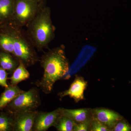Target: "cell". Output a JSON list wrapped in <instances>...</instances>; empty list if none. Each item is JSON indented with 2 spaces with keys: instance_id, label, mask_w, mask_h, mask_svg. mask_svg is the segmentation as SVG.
Here are the masks:
<instances>
[{
  "instance_id": "6da1fadb",
  "label": "cell",
  "mask_w": 131,
  "mask_h": 131,
  "mask_svg": "<svg viewBox=\"0 0 131 131\" xmlns=\"http://www.w3.org/2000/svg\"><path fill=\"white\" fill-rule=\"evenodd\" d=\"M40 64L44 70L43 76L34 84L43 93L49 94L55 83L69 71V64L64 47L54 48L45 53L41 58Z\"/></svg>"
},
{
  "instance_id": "7a4b0ae2",
  "label": "cell",
  "mask_w": 131,
  "mask_h": 131,
  "mask_svg": "<svg viewBox=\"0 0 131 131\" xmlns=\"http://www.w3.org/2000/svg\"><path fill=\"white\" fill-rule=\"evenodd\" d=\"M31 21L29 30L35 44L40 49L46 47L54 35L50 10L43 9L37 14Z\"/></svg>"
},
{
  "instance_id": "3957f363",
  "label": "cell",
  "mask_w": 131,
  "mask_h": 131,
  "mask_svg": "<svg viewBox=\"0 0 131 131\" xmlns=\"http://www.w3.org/2000/svg\"><path fill=\"white\" fill-rule=\"evenodd\" d=\"M41 103L39 90L32 88L20 94L6 107L9 114H14L37 111Z\"/></svg>"
},
{
  "instance_id": "277c9868",
  "label": "cell",
  "mask_w": 131,
  "mask_h": 131,
  "mask_svg": "<svg viewBox=\"0 0 131 131\" xmlns=\"http://www.w3.org/2000/svg\"><path fill=\"white\" fill-rule=\"evenodd\" d=\"M11 35L14 46L13 55L18 61L23 63L26 68L35 64L38 58L31 46L20 35Z\"/></svg>"
},
{
  "instance_id": "5b68a950",
  "label": "cell",
  "mask_w": 131,
  "mask_h": 131,
  "mask_svg": "<svg viewBox=\"0 0 131 131\" xmlns=\"http://www.w3.org/2000/svg\"><path fill=\"white\" fill-rule=\"evenodd\" d=\"M37 13V6L34 0H16L13 14L17 23L24 25L31 21Z\"/></svg>"
},
{
  "instance_id": "8992f818",
  "label": "cell",
  "mask_w": 131,
  "mask_h": 131,
  "mask_svg": "<svg viewBox=\"0 0 131 131\" xmlns=\"http://www.w3.org/2000/svg\"><path fill=\"white\" fill-rule=\"evenodd\" d=\"M62 114V108H58L51 112L38 111L32 131H46L51 127L55 126Z\"/></svg>"
},
{
  "instance_id": "52a82bcc",
  "label": "cell",
  "mask_w": 131,
  "mask_h": 131,
  "mask_svg": "<svg viewBox=\"0 0 131 131\" xmlns=\"http://www.w3.org/2000/svg\"><path fill=\"white\" fill-rule=\"evenodd\" d=\"M38 110L34 112L12 114L13 118V131H32L35 117Z\"/></svg>"
},
{
  "instance_id": "ba28073f",
  "label": "cell",
  "mask_w": 131,
  "mask_h": 131,
  "mask_svg": "<svg viewBox=\"0 0 131 131\" xmlns=\"http://www.w3.org/2000/svg\"><path fill=\"white\" fill-rule=\"evenodd\" d=\"M88 82L83 78L77 76L68 90L59 94L60 98L69 96L73 98L75 102H78L84 99V92Z\"/></svg>"
},
{
  "instance_id": "9c48e42d",
  "label": "cell",
  "mask_w": 131,
  "mask_h": 131,
  "mask_svg": "<svg viewBox=\"0 0 131 131\" xmlns=\"http://www.w3.org/2000/svg\"><path fill=\"white\" fill-rule=\"evenodd\" d=\"M92 116L95 118L107 127L110 130L121 119L118 114L107 108H96L92 109Z\"/></svg>"
},
{
  "instance_id": "30bf717a",
  "label": "cell",
  "mask_w": 131,
  "mask_h": 131,
  "mask_svg": "<svg viewBox=\"0 0 131 131\" xmlns=\"http://www.w3.org/2000/svg\"><path fill=\"white\" fill-rule=\"evenodd\" d=\"M62 113L69 117L76 124L85 122L92 118V109L89 108L66 109L62 108Z\"/></svg>"
},
{
  "instance_id": "8fae6325",
  "label": "cell",
  "mask_w": 131,
  "mask_h": 131,
  "mask_svg": "<svg viewBox=\"0 0 131 131\" xmlns=\"http://www.w3.org/2000/svg\"><path fill=\"white\" fill-rule=\"evenodd\" d=\"M17 85H9L0 96V110L5 108L15 98L24 92Z\"/></svg>"
},
{
  "instance_id": "7c38bea8",
  "label": "cell",
  "mask_w": 131,
  "mask_h": 131,
  "mask_svg": "<svg viewBox=\"0 0 131 131\" xmlns=\"http://www.w3.org/2000/svg\"><path fill=\"white\" fill-rule=\"evenodd\" d=\"M19 64L15 70L12 76L9 78L12 85H17L19 83L27 80L30 76V73L23 63L19 61Z\"/></svg>"
},
{
  "instance_id": "4fadbf2b",
  "label": "cell",
  "mask_w": 131,
  "mask_h": 131,
  "mask_svg": "<svg viewBox=\"0 0 131 131\" xmlns=\"http://www.w3.org/2000/svg\"><path fill=\"white\" fill-rule=\"evenodd\" d=\"M19 63V61H15L7 52H0V66L5 70L14 72Z\"/></svg>"
},
{
  "instance_id": "5bb4252c",
  "label": "cell",
  "mask_w": 131,
  "mask_h": 131,
  "mask_svg": "<svg viewBox=\"0 0 131 131\" xmlns=\"http://www.w3.org/2000/svg\"><path fill=\"white\" fill-rule=\"evenodd\" d=\"M75 124L69 117L62 114L54 127L58 131H74Z\"/></svg>"
},
{
  "instance_id": "9a60e30c",
  "label": "cell",
  "mask_w": 131,
  "mask_h": 131,
  "mask_svg": "<svg viewBox=\"0 0 131 131\" xmlns=\"http://www.w3.org/2000/svg\"><path fill=\"white\" fill-rule=\"evenodd\" d=\"M14 0H0V19L7 18L13 14Z\"/></svg>"
},
{
  "instance_id": "2e32d148",
  "label": "cell",
  "mask_w": 131,
  "mask_h": 131,
  "mask_svg": "<svg viewBox=\"0 0 131 131\" xmlns=\"http://www.w3.org/2000/svg\"><path fill=\"white\" fill-rule=\"evenodd\" d=\"M0 47L6 52L13 54L14 46L11 35H0Z\"/></svg>"
},
{
  "instance_id": "e0dca14e",
  "label": "cell",
  "mask_w": 131,
  "mask_h": 131,
  "mask_svg": "<svg viewBox=\"0 0 131 131\" xmlns=\"http://www.w3.org/2000/svg\"><path fill=\"white\" fill-rule=\"evenodd\" d=\"M13 118L10 115L2 113L0 114V131H13Z\"/></svg>"
},
{
  "instance_id": "ac0fdd59",
  "label": "cell",
  "mask_w": 131,
  "mask_h": 131,
  "mask_svg": "<svg viewBox=\"0 0 131 131\" xmlns=\"http://www.w3.org/2000/svg\"><path fill=\"white\" fill-rule=\"evenodd\" d=\"M90 131H111L107 127L93 117H92Z\"/></svg>"
},
{
  "instance_id": "d6986e66",
  "label": "cell",
  "mask_w": 131,
  "mask_h": 131,
  "mask_svg": "<svg viewBox=\"0 0 131 131\" xmlns=\"http://www.w3.org/2000/svg\"><path fill=\"white\" fill-rule=\"evenodd\" d=\"M92 118L85 122L76 124L74 128V131H90Z\"/></svg>"
},
{
  "instance_id": "ffe728a7",
  "label": "cell",
  "mask_w": 131,
  "mask_h": 131,
  "mask_svg": "<svg viewBox=\"0 0 131 131\" xmlns=\"http://www.w3.org/2000/svg\"><path fill=\"white\" fill-rule=\"evenodd\" d=\"M118 122L115 124L112 129L113 131H130L131 130L130 127L128 124L123 122Z\"/></svg>"
},
{
  "instance_id": "44dd1931",
  "label": "cell",
  "mask_w": 131,
  "mask_h": 131,
  "mask_svg": "<svg viewBox=\"0 0 131 131\" xmlns=\"http://www.w3.org/2000/svg\"><path fill=\"white\" fill-rule=\"evenodd\" d=\"M7 75L6 70L0 66V86L5 88L8 86L7 83Z\"/></svg>"
}]
</instances>
